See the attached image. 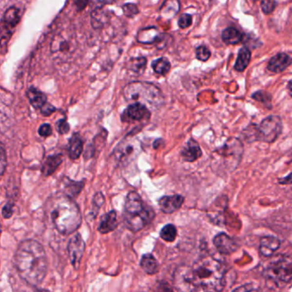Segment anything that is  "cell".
<instances>
[{"mask_svg": "<svg viewBox=\"0 0 292 292\" xmlns=\"http://www.w3.org/2000/svg\"><path fill=\"white\" fill-rule=\"evenodd\" d=\"M252 98L254 99V100H256V101L263 102V103H270L271 100V96H270L269 94L265 93V92H262V91L254 93V94L252 95Z\"/></svg>", "mask_w": 292, "mask_h": 292, "instance_id": "cell-43", "label": "cell"}, {"mask_svg": "<svg viewBox=\"0 0 292 292\" xmlns=\"http://www.w3.org/2000/svg\"><path fill=\"white\" fill-rule=\"evenodd\" d=\"M83 151V142L78 134H73L69 140L68 153L72 160H76L80 158Z\"/></svg>", "mask_w": 292, "mask_h": 292, "instance_id": "cell-23", "label": "cell"}, {"mask_svg": "<svg viewBox=\"0 0 292 292\" xmlns=\"http://www.w3.org/2000/svg\"><path fill=\"white\" fill-rule=\"evenodd\" d=\"M292 63V58L286 53H278L269 60L268 70L273 73H280L286 70Z\"/></svg>", "mask_w": 292, "mask_h": 292, "instance_id": "cell-16", "label": "cell"}, {"mask_svg": "<svg viewBox=\"0 0 292 292\" xmlns=\"http://www.w3.org/2000/svg\"><path fill=\"white\" fill-rule=\"evenodd\" d=\"M151 117V111L145 104L134 102L126 108L125 111L123 112V122H136V121H144L148 120Z\"/></svg>", "mask_w": 292, "mask_h": 292, "instance_id": "cell-13", "label": "cell"}, {"mask_svg": "<svg viewBox=\"0 0 292 292\" xmlns=\"http://www.w3.org/2000/svg\"><path fill=\"white\" fill-rule=\"evenodd\" d=\"M192 21H193V18H192L191 15L183 14L178 19V27L182 29L188 28L191 26Z\"/></svg>", "mask_w": 292, "mask_h": 292, "instance_id": "cell-38", "label": "cell"}, {"mask_svg": "<svg viewBox=\"0 0 292 292\" xmlns=\"http://www.w3.org/2000/svg\"><path fill=\"white\" fill-rule=\"evenodd\" d=\"M85 242L79 233H76L73 237H70L68 243V254L70 262L75 269H78L81 264L82 258L85 251Z\"/></svg>", "mask_w": 292, "mask_h": 292, "instance_id": "cell-12", "label": "cell"}, {"mask_svg": "<svg viewBox=\"0 0 292 292\" xmlns=\"http://www.w3.org/2000/svg\"><path fill=\"white\" fill-rule=\"evenodd\" d=\"M282 185H289V184H292V174H290L287 178L280 179L279 181Z\"/></svg>", "mask_w": 292, "mask_h": 292, "instance_id": "cell-48", "label": "cell"}, {"mask_svg": "<svg viewBox=\"0 0 292 292\" xmlns=\"http://www.w3.org/2000/svg\"><path fill=\"white\" fill-rule=\"evenodd\" d=\"M174 284L179 291L183 292H197L192 275L191 267L182 266L178 268L174 274Z\"/></svg>", "mask_w": 292, "mask_h": 292, "instance_id": "cell-11", "label": "cell"}, {"mask_svg": "<svg viewBox=\"0 0 292 292\" xmlns=\"http://www.w3.org/2000/svg\"><path fill=\"white\" fill-rule=\"evenodd\" d=\"M178 235V230L176 226L172 224H168L164 226L160 232V236L163 240L168 243H172L176 239Z\"/></svg>", "mask_w": 292, "mask_h": 292, "instance_id": "cell-34", "label": "cell"}, {"mask_svg": "<svg viewBox=\"0 0 292 292\" xmlns=\"http://www.w3.org/2000/svg\"><path fill=\"white\" fill-rule=\"evenodd\" d=\"M113 2H114V0H96V4H98L96 8L102 7L105 4H111Z\"/></svg>", "mask_w": 292, "mask_h": 292, "instance_id": "cell-46", "label": "cell"}, {"mask_svg": "<svg viewBox=\"0 0 292 292\" xmlns=\"http://www.w3.org/2000/svg\"><path fill=\"white\" fill-rule=\"evenodd\" d=\"M180 11L179 0H165L160 7V16L165 19H170Z\"/></svg>", "mask_w": 292, "mask_h": 292, "instance_id": "cell-24", "label": "cell"}, {"mask_svg": "<svg viewBox=\"0 0 292 292\" xmlns=\"http://www.w3.org/2000/svg\"><path fill=\"white\" fill-rule=\"evenodd\" d=\"M55 111L56 108L54 107L53 105L50 104V103H46V104L41 109L42 115H43V116H45V117L50 116V115L52 114Z\"/></svg>", "mask_w": 292, "mask_h": 292, "instance_id": "cell-45", "label": "cell"}, {"mask_svg": "<svg viewBox=\"0 0 292 292\" xmlns=\"http://www.w3.org/2000/svg\"><path fill=\"white\" fill-rule=\"evenodd\" d=\"M251 60V52L249 49L246 47H243L240 49V51L238 52V56H237V60L236 61V63L234 65V69L242 72L244 71L246 68H247L249 63L250 62Z\"/></svg>", "mask_w": 292, "mask_h": 292, "instance_id": "cell-28", "label": "cell"}, {"mask_svg": "<svg viewBox=\"0 0 292 292\" xmlns=\"http://www.w3.org/2000/svg\"><path fill=\"white\" fill-rule=\"evenodd\" d=\"M254 131V139L267 143H271L278 139L283 130L282 120L278 116L271 115L262 121Z\"/></svg>", "mask_w": 292, "mask_h": 292, "instance_id": "cell-8", "label": "cell"}, {"mask_svg": "<svg viewBox=\"0 0 292 292\" xmlns=\"http://www.w3.org/2000/svg\"><path fill=\"white\" fill-rule=\"evenodd\" d=\"M281 243L278 238L275 237H264L261 238L260 244L261 254L265 257H271L276 251L280 248Z\"/></svg>", "mask_w": 292, "mask_h": 292, "instance_id": "cell-19", "label": "cell"}, {"mask_svg": "<svg viewBox=\"0 0 292 292\" xmlns=\"http://www.w3.org/2000/svg\"><path fill=\"white\" fill-rule=\"evenodd\" d=\"M27 97L32 106L37 110H41L47 103L46 95L35 87L28 88L27 91Z\"/></svg>", "mask_w": 292, "mask_h": 292, "instance_id": "cell-22", "label": "cell"}, {"mask_svg": "<svg viewBox=\"0 0 292 292\" xmlns=\"http://www.w3.org/2000/svg\"><path fill=\"white\" fill-rule=\"evenodd\" d=\"M20 10L18 8H9L2 18V46L11 38L15 28L20 21Z\"/></svg>", "mask_w": 292, "mask_h": 292, "instance_id": "cell-10", "label": "cell"}, {"mask_svg": "<svg viewBox=\"0 0 292 292\" xmlns=\"http://www.w3.org/2000/svg\"><path fill=\"white\" fill-rule=\"evenodd\" d=\"M14 212V203L7 202L2 209V215L4 219H10Z\"/></svg>", "mask_w": 292, "mask_h": 292, "instance_id": "cell-42", "label": "cell"}, {"mask_svg": "<svg viewBox=\"0 0 292 292\" xmlns=\"http://www.w3.org/2000/svg\"><path fill=\"white\" fill-rule=\"evenodd\" d=\"M261 6V10L265 14H271L276 7V1L275 0H262Z\"/></svg>", "mask_w": 292, "mask_h": 292, "instance_id": "cell-37", "label": "cell"}, {"mask_svg": "<svg viewBox=\"0 0 292 292\" xmlns=\"http://www.w3.org/2000/svg\"><path fill=\"white\" fill-rule=\"evenodd\" d=\"M1 159H0V169H1V176H3L4 173L5 168L7 167V157H6V153H5V149H4V144H1Z\"/></svg>", "mask_w": 292, "mask_h": 292, "instance_id": "cell-41", "label": "cell"}, {"mask_svg": "<svg viewBox=\"0 0 292 292\" xmlns=\"http://www.w3.org/2000/svg\"><path fill=\"white\" fill-rule=\"evenodd\" d=\"M170 40H171V37H170V35L161 34L154 44L156 45L157 48L161 50V49L165 48L170 43Z\"/></svg>", "mask_w": 292, "mask_h": 292, "instance_id": "cell-39", "label": "cell"}, {"mask_svg": "<svg viewBox=\"0 0 292 292\" xmlns=\"http://www.w3.org/2000/svg\"><path fill=\"white\" fill-rule=\"evenodd\" d=\"M287 88H288L289 94H290V95H291V96L292 97V80H291L290 82H289Z\"/></svg>", "mask_w": 292, "mask_h": 292, "instance_id": "cell-49", "label": "cell"}, {"mask_svg": "<svg viewBox=\"0 0 292 292\" xmlns=\"http://www.w3.org/2000/svg\"><path fill=\"white\" fill-rule=\"evenodd\" d=\"M152 68L155 73L160 76H166L170 70V63L167 58H160L152 63Z\"/></svg>", "mask_w": 292, "mask_h": 292, "instance_id": "cell-31", "label": "cell"}, {"mask_svg": "<svg viewBox=\"0 0 292 292\" xmlns=\"http://www.w3.org/2000/svg\"><path fill=\"white\" fill-rule=\"evenodd\" d=\"M140 150L141 146L138 141L133 138L123 140L115 148L116 160L122 165L129 163L138 156Z\"/></svg>", "mask_w": 292, "mask_h": 292, "instance_id": "cell-9", "label": "cell"}, {"mask_svg": "<svg viewBox=\"0 0 292 292\" xmlns=\"http://www.w3.org/2000/svg\"><path fill=\"white\" fill-rule=\"evenodd\" d=\"M123 218L126 227L133 232H137L153 222L155 212L143 202L137 192L131 191L126 196Z\"/></svg>", "mask_w": 292, "mask_h": 292, "instance_id": "cell-4", "label": "cell"}, {"mask_svg": "<svg viewBox=\"0 0 292 292\" xmlns=\"http://www.w3.org/2000/svg\"><path fill=\"white\" fill-rule=\"evenodd\" d=\"M39 135L43 137H47L52 134V126L49 124H43L42 125L40 126L38 129Z\"/></svg>", "mask_w": 292, "mask_h": 292, "instance_id": "cell-44", "label": "cell"}, {"mask_svg": "<svg viewBox=\"0 0 292 292\" xmlns=\"http://www.w3.org/2000/svg\"><path fill=\"white\" fill-rule=\"evenodd\" d=\"M213 244L219 253L223 254H231L237 249L236 241L225 233L218 234L213 239Z\"/></svg>", "mask_w": 292, "mask_h": 292, "instance_id": "cell-15", "label": "cell"}, {"mask_svg": "<svg viewBox=\"0 0 292 292\" xmlns=\"http://www.w3.org/2000/svg\"><path fill=\"white\" fill-rule=\"evenodd\" d=\"M50 216L56 229L63 236H69L77 230L83 219L79 207L66 195L56 197Z\"/></svg>", "mask_w": 292, "mask_h": 292, "instance_id": "cell-2", "label": "cell"}, {"mask_svg": "<svg viewBox=\"0 0 292 292\" xmlns=\"http://www.w3.org/2000/svg\"><path fill=\"white\" fill-rule=\"evenodd\" d=\"M123 12L127 18H135L139 13V9L134 4H125L123 6Z\"/></svg>", "mask_w": 292, "mask_h": 292, "instance_id": "cell-36", "label": "cell"}, {"mask_svg": "<svg viewBox=\"0 0 292 292\" xmlns=\"http://www.w3.org/2000/svg\"><path fill=\"white\" fill-rule=\"evenodd\" d=\"M146 63H147V60H146L145 57L133 58L128 62V67H129V70L133 71V72L141 75L145 71Z\"/></svg>", "mask_w": 292, "mask_h": 292, "instance_id": "cell-33", "label": "cell"}, {"mask_svg": "<svg viewBox=\"0 0 292 292\" xmlns=\"http://www.w3.org/2000/svg\"><path fill=\"white\" fill-rule=\"evenodd\" d=\"M104 196L101 192H98L94 195L93 202H92V209H91L90 212L88 213L87 217V220H93V219L96 218V216L99 213V211L101 209V207L104 205Z\"/></svg>", "mask_w": 292, "mask_h": 292, "instance_id": "cell-32", "label": "cell"}, {"mask_svg": "<svg viewBox=\"0 0 292 292\" xmlns=\"http://www.w3.org/2000/svg\"><path fill=\"white\" fill-rule=\"evenodd\" d=\"M63 180H64L63 182L64 191L66 193V195L71 198L77 197L83 188L84 182H75L68 178H63Z\"/></svg>", "mask_w": 292, "mask_h": 292, "instance_id": "cell-27", "label": "cell"}, {"mask_svg": "<svg viewBox=\"0 0 292 292\" xmlns=\"http://www.w3.org/2000/svg\"><path fill=\"white\" fill-rule=\"evenodd\" d=\"M123 94L128 102H139L149 110H157L164 104L162 92L154 84L144 82H134L126 85Z\"/></svg>", "mask_w": 292, "mask_h": 292, "instance_id": "cell-5", "label": "cell"}, {"mask_svg": "<svg viewBox=\"0 0 292 292\" xmlns=\"http://www.w3.org/2000/svg\"><path fill=\"white\" fill-rule=\"evenodd\" d=\"M88 0H77V7L79 10H83L85 6L87 5Z\"/></svg>", "mask_w": 292, "mask_h": 292, "instance_id": "cell-47", "label": "cell"}, {"mask_svg": "<svg viewBox=\"0 0 292 292\" xmlns=\"http://www.w3.org/2000/svg\"><path fill=\"white\" fill-rule=\"evenodd\" d=\"M14 266L23 281L32 287H38L44 281L48 269L45 249L38 241H22L15 253Z\"/></svg>", "mask_w": 292, "mask_h": 292, "instance_id": "cell-1", "label": "cell"}, {"mask_svg": "<svg viewBox=\"0 0 292 292\" xmlns=\"http://www.w3.org/2000/svg\"><path fill=\"white\" fill-rule=\"evenodd\" d=\"M118 226H119V222H118L117 212L114 210H112V211H110L107 213H105L102 217L101 223H100L99 227H98V230L101 234H107V233L115 230Z\"/></svg>", "mask_w": 292, "mask_h": 292, "instance_id": "cell-18", "label": "cell"}, {"mask_svg": "<svg viewBox=\"0 0 292 292\" xmlns=\"http://www.w3.org/2000/svg\"><path fill=\"white\" fill-rule=\"evenodd\" d=\"M243 35L237 30V28H227L223 31L222 40L226 44L236 45L241 42Z\"/></svg>", "mask_w": 292, "mask_h": 292, "instance_id": "cell-29", "label": "cell"}, {"mask_svg": "<svg viewBox=\"0 0 292 292\" xmlns=\"http://www.w3.org/2000/svg\"><path fill=\"white\" fill-rule=\"evenodd\" d=\"M56 127L58 132L60 133V135H66L67 133L70 131V125L68 124L65 119L59 120L56 124Z\"/></svg>", "mask_w": 292, "mask_h": 292, "instance_id": "cell-40", "label": "cell"}, {"mask_svg": "<svg viewBox=\"0 0 292 292\" xmlns=\"http://www.w3.org/2000/svg\"><path fill=\"white\" fill-rule=\"evenodd\" d=\"M63 162L62 154H53L46 158L42 167V173L44 177H49L55 172Z\"/></svg>", "mask_w": 292, "mask_h": 292, "instance_id": "cell-21", "label": "cell"}, {"mask_svg": "<svg viewBox=\"0 0 292 292\" xmlns=\"http://www.w3.org/2000/svg\"><path fill=\"white\" fill-rule=\"evenodd\" d=\"M110 20V15L107 11L102 10V7L94 8L91 16V21L93 27L100 28L104 27Z\"/></svg>", "mask_w": 292, "mask_h": 292, "instance_id": "cell-26", "label": "cell"}, {"mask_svg": "<svg viewBox=\"0 0 292 292\" xmlns=\"http://www.w3.org/2000/svg\"><path fill=\"white\" fill-rule=\"evenodd\" d=\"M202 155V151L195 140H188L181 151V157L186 162H195Z\"/></svg>", "mask_w": 292, "mask_h": 292, "instance_id": "cell-17", "label": "cell"}, {"mask_svg": "<svg viewBox=\"0 0 292 292\" xmlns=\"http://www.w3.org/2000/svg\"><path fill=\"white\" fill-rule=\"evenodd\" d=\"M160 209L164 213L170 214L181 209L185 197L181 195H164L159 199Z\"/></svg>", "mask_w": 292, "mask_h": 292, "instance_id": "cell-14", "label": "cell"}, {"mask_svg": "<svg viewBox=\"0 0 292 292\" xmlns=\"http://www.w3.org/2000/svg\"><path fill=\"white\" fill-rule=\"evenodd\" d=\"M160 35L156 27L142 28L136 35V41L142 44H154Z\"/></svg>", "mask_w": 292, "mask_h": 292, "instance_id": "cell-20", "label": "cell"}, {"mask_svg": "<svg viewBox=\"0 0 292 292\" xmlns=\"http://www.w3.org/2000/svg\"><path fill=\"white\" fill-rule=\"evenodd\" d=\"M243 153L244 146L240 141L230 138L212 153L213 170L220 175L232 172L240 163Z\"/></svg>", "mask_w": 292, "mask_h": 292, "instance_id": "cell-6", "label": "cell"}, {"mask_svg": "<svg viewBox=\"0 0 292 292\" xmlns=\"http://www.w3.org/2000/svg\"><path fill=\"white\" fill-rule=\"evenodd\" d=\"M71 49V43L67 39L63 38V36L59 35L54 38L51 46V51L53 53L57 52H70Z\"/></svg>", "mask_w": 292, "mask_h": 292, "instance_id": "cell-30", "label": "cell"}, {"mask_svg": "<svg viewBox=\"0 0 292 292\" xmlns=\"http://www.w3.org/2000/svg\"><path fill=\"white\" fill-rule=\"evenodd\" d=\"M193 279L197 291H221L224 286L225 269L212 257H202L191 267Z\"/></svg>", "mask_w": 292, "mask_h": 292, "instance_id": "cell-3", "label": "cell"}, {"mask_svg": "<svg viewBox=\"0 0 292 292\" xmlns=\"http://www.w3.org/2000/svg\"><path fill=\"white\" fill-rule=\"evenodd\" d=\"M140 265H141L142 269L146 272V274H155L160 269L159 262L152 254H143Z\"/></svg>", "mask_w": 292, "mask_h": 292, "instance_id": "cell-25", "label": "cell"}, {"mask_svg": "<svg viewBox=\"0 0 292 292\" xmlns=\"http://www.w3.org/2000/svg\"><path fill=\"white\" fill-rule=\"evenodd\" d=\"M195 54H196L197 60L202 61V62H206L209 60V58L211 56V52L205 45H200L196 48Z\"/></svg>", "mask_w": 292, "mask_h": 292, "instance_id": "cell-35", "label": "cell"}, {"mask_svg": "<svg viewBox=\"0 0 292 292\" xmlns=\"http://www.w3.org/2000/svg\"><path fill=\"white\" fill-rule=\"evenodd\" d=\"M266 274L277 284H286L292 279V259L285 255L273 258L266 268Z\"/></svg>", "mask_w": 292, "mask_h": 292, "instance_id": "cell-7", "label": "cell"}]
</instances>
